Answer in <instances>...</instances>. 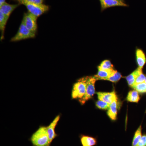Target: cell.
Masks as SVG:
<instances>
[{
    "mask_svg": "<svg viewBox=\"0 0 146 146\" xmlns=\"http://www.w3.org/2000/svg\"><path fill=\"white\" fill-rule=\"evenodd\" d=\"M30 140L33 146H48L49 138L47 127L40 126L32 135Z\"/></svg>",
    "mask_w": 146,
    "mask_h": 146,
    "instance_id": "obj_1",
    "label": "cell"
},
{
    "mask_svg": "<svg viewBox=\"0 0 146 146\" xmlns=\"http://www.w3.org/2000/svg\"><path fill=\"white\" fill-rule=\"evenodd\" d=\"M18 3L23 5L27 7L29 12L37 17L49 10V6L44 4H36L28 1L27 0H15Z\"/></svg>",
    "mask_w": 146,
    "mask_h": 146,
    "instance_id": "obj_2",
    "label": "cell"
},
{
    "mask_svg": "<svg viewBox=\"0 0 146 146\" xmlns=\"http://www.w3.org/2000/svg\"><path fill=\"white\" fill-rule=\"evenodd\" d=\"M86 77L79 79L73 85L72 92V99H78V100L81 99L86 93Z\"/></svg>",
    "mask_w": 146,
    "mask_h": 146,
    "instance_id": "obj_3",
    "label": "cell"
},
{
    "mask_svg": "<svg viewBox=\"0 0 146 146\" xmlns=\"http://www.w3.org/2000/svg\"><path fill=\"white\" fill-rule=\"evenodd\" d=\"M96 80L94 76H86V87L85 95L81 99L79 100L82 105L84 104L86 101L91 99L95 94V84Z\"/></svg>",
    "mask_w": 146,
    "mask_h": 146,
    "instance_id": "obj_4",
    "label": "cell"
},
{
    "mask_svg": "<svg viewBox=\"0 0 146 146\" xmlns=\"http://www.w3.org/2000/svg\"><path fill=\"white\" fill-rule=\"evenodd\" d=\"M35 36V33L29 30L23 22L22 21L17 33L11 38V41L12 42H18L24 39L34 38Z\"/></svg>",
    "mask_w": 146,
    "mask_h": 146,
    "instance_id": "obj_5",
    "label": "cell"
},
{
    "mask_svg": "<svg viewBox=\"0 0 146 146\" xmlns=\"http://www.w3.org/2000/svg\"><path fill=\"white\" fill-rule=\"evenodd\" d=\"M37 16L28 11L27 13H24L22 21L29 30L36 34L37 29Z\"/></svg>",
    "mask_w": 146,
    "mask_h": 146,
    "instance_id": "obj_6",
    "label": "cell"
},
{
    "mask_svg": "<svg viewBox=\"0 0 146 146\" xmlns=\"http://www.w3.org/2000/svg\"><path fill=\"white\" fill-rule=\"evenodd\" d=\"M60 114L58 115L55 117L54 119L52 121L50 124L47 127L49 138V144L48 146H50V144L53 140L58 136L57 134L56 133L55 131V129L56 126L57 125L60 119Z\"/></svg>",
    "mask_w": 146,
    "mask_h": 146,
    "instance_id": "obj_7",
    "label": "cell"
},
{
    "mask_svg": "<svg viewBox=\"0 0 146 146\" xmlns=\"http://www.w3.org/2000/svg\"><path fill=\"white\" fill-rule=\"evenodd\" d=\"M102 11L114 7H128V5L124 2L118 1L116 0H99Z\"/></svg>",
    "mask_w": 146,
    "mask_h": 146,
    "instance_id": "obj_8",
    "label": "cell"
},
{
    "mask_svg": "<svg viewBox=\"0 0 146 146\" xmlns=\"http://www.w3.org/2000/svg\"><path fill=\"white\" fill-rule=\"evenodd\" d=\"M98 98L100 100L111 104L115 100L117 99V95L115 91L110 93L107 92H97Z\"/></svg>",
    "mask_w": 146,
    "mask_h": 146,
    "instance_id": "obj_9",
    "label": "cell"
},
{
    "mask_svg": "<svg viewBox=\"0 0 146 146\" xmlns=\"http://www.w3.org/2000/svg\"><path fill=\"white\" fill-rule=\"evenodd\" d=\"M20 5L21 4L19 3L16 4H10L6 2L1 6L0 7V11H1L7 18H9L11 14L13 12V11Z\"/></svg>",
    "mask_w": 146,
    "mask_h": 146,
    "instance_id": "obj_10",
    "label": "cell"
},
{
    "mask_svg": "<svg viewBox=\"0 0 146 146\" xmlns=\"http://www.w3.org/2000/svg\"><path fill=\"white\" fill-rule=\"evenodd\" d=\"M118 107L117 99H116L110 104L109 109L108 110L107 115L112 121H115L117 119Z\"/></svg>",
    "mask_w": 146,
    "mask_h": 146,
    "instance_id": "obj_11",
    "label": "cell"
},
{
    "mask_svg": "<svg viewBox=\"0 0 146 146\" xmlns=\"http://www.w3.org/2000/svg\"><path fill=\"white\" fill-rule=\"evenodd\" d=\"M142 72V69L138 67L133 72L126 77V79L129 86L133 88V86L135 85L136 78Z\"/></svg>",
    "mask_w": 146,
    "mask_h": 146,
    "instance_id": "obj_12",
    "label": "cell"
},
{
    "mask_svg": "<svg viewBox=\"0 0 146 146\" xmlns=\"http://www.w3.org/2000/svg\"><path fill=\"white\" fill-rule=\"evenodd\" d=\"M136 62L138 68L143 69L146 63V57L143 50L138 48L136 51Z\"/></svg>",
    "mask_w": 146,
    "mask_h": 146,
    "instance_id": "obj_13",
    "label": "cell"
},
{
    "mask_svg": "<svg viewBox=\"0 0 146 146\" xmlns=\"http://www.w3.org/2000/svg\"><path fill=\"white\" fill-rule=\"evenodd\" d=\"M80 138L82 146H94L97 145V139L94 137L82 135Z\"/></svg>",
    "mask_w": 146,
    "mask_h": 146,
    "instance_id": "obj_14",
    "label": "cell"
},
{
    "mask_svg": "<svg viewBox=\"0 0 146 146\" xmlns=\"http://www.w3.org/2000/svg\"><path fill=\"white\" fill-rule=\"evenodd\" d=\"M9 18H7L3 14V13L0 11V30L1 32V41L4 39V35L5 31L6 25L8 21Z\"/></svg>",
    "mask_w": 146,
    "mask_h": 146,
    "instance_id": "obj_15",
    "label": "cell"
},
{
    "mask_svg": "<svg viewBox=\"0 0 146 146\" xmlns=\"http://www.w3.org/2000/svg\"><path fill=\"white\" fill-rule=\"evenodd\" d=\"M114 70V69L112 70H98L97 74L94 76V78L97 80H106Z\"/></svg>",
    "mask_w": 146,
    "mask_h": 146,
    "instance_id": "obj_16",
    "label": "cell"
},
{
    "mask_svg": "<svg viewBox=\"0 0 146 146\" xmlns=\"http://www.w3.org/2000/svg\"><path fill=\"white\" fill-rule=\"evenodd\" d=\"M126 99L128 102L138 103L140 99L138 92L136 90L129 91L128 94Z\"/></svg>",
    "mask_w": 146,
    "mask_h": 146,
    "instance_id": "obj_17",
    "label": "cell"
},
{
    "mask_svg": "<svg viewBox=\"0 0 146 146\" xmlns=\"http://www.w3.org/2000/svg\"><path fill=\"white\" fill-rule=\"evenodd\" d=\"M142 126L140 125L136 131L133 136L132 143V146H136L141 140L142 136Z\"/></svg>",
    "mask_w": 146,
    "mask_h": 146,
    "instance_id": "obj_18",
    "label": "cell"
},
{
    "mask_svg": "<svg viewBox=\"0 0 146 146\" xmlns=\"http://www.w3.org/2000/svg\"><path fill=\"white\" fill-rule=\"evenodd\" d=\"M121 73L114 70L111 74L106 79V80L112 82H117L121 78Z\"/></svg>",
    "mask_w": 146,
    "mask_h": 146,
    "instance_id": "obj_19",
    "label": "cell"
},
{
    "mask_svg": "<svg viewBox=\"0 0 146 146\" xmlns=\"http://www.w3.org/2000/svg\"><path fill=\"white\" fill-rule=\"evenodd\" d=\"M113 69V65L108 60H104L98 67V70H112Z\"/></svg>",
    "mask_w": 146,
    "mask_h": 146,
    "instance_id": "obj_20",
    "label": "cell"
},
{
    "mask_svg": "<svg viewBox=\"0 0 146 146\" xmlns=\"http://www.w3.org/2000/svg\"><path fill=\"white\" fill-rule=\"evenodd\" d=\"M133 88L141 94L146 93V84L145 82L135 84Z\"/></svg>",
    "mask_w": 146,
    "mask_h": 146,
    "instance_id": "obj_21",
    "label": "cell"
},
{
    "mask_svg": "<svg viewBox=\"0 0 146 146\" xmlns=\"http://www.w3.org/2000/svg\"><path fill=\"white\" fill-rule=\"evenodd\" d=\"M110 104L107 102L99 100L96 103V107L99 109L103 110H108Z\"/></svg>",
    "mask_w": 146,
    "mask_h": 146,
    "instance_id": "obj_22",
    "label": "cell"
},
{
    "mask_svg": "<svg viewBox=\"0 0 146 146\" xmlns=\"http://www.w3.org/2000/svg\"><path fill=\"white\" fill-rule=\"evenodd\" d=\"M146 77V76L145 75V74H144L143 72H142L141 73V74L139 75V76L137 77V78H136L135 84L145 82Z\"/></svg>",
    "mask_w": 146,
    "mask_h": 146,
    "instance_id": "obj_23",
    "label": "cell"
},
{
    "mask_svg": "<svg viewBox=\"0 0 146 146\" xmlns=\"http://www.w3.org/2000/svg\"><path fill=\"white\" fill-rule=\"evenodd\" d=\"M136 146H146V134H144Z\"/></svg>",
    "mask_w": 146,
    "mask_h": 146,
    "instance_id": "obj_24",
    "label": "cell"
},
{
    "mask_svg": "<svg viewBox=\"0 0 146 146\" xmlns=\"http://www.w3.org/2000/svg\"><path fill=\"white\" fill-rule=\"evenodd\" d=\"M29 2L36 4H42L44 0H27Z\"/></svg>",
    "mask_w": 146,
    "mask_h": 146,
    "instance_id": "obj_25",
    "label": "cell"
},
{
    "mask_svg": "<svg viewBox=\"0 0 146 146\" xmlns=\"http://www.w3.org/2000/svg\"><path fill=\"white\" fill-rule=\"evenodd\" d=\"M6 3V0H0V7Z\"/></svg>",
    "mask_w": 146,
    "mask_h": 146,
    "instance_id": "obj_26",
    "label": "cell"
},
{
    "mask_svg": "<svg viewBox=\"0 0 146 146\" xmlns=\"http://www.w3.org/2000/svg\"><path fill=\"white\" fill-rule=\"evenodd\" d=\"M116 1H118L124 3V0H116Z\"/></svg>",
    "mask_w": 146,
    "mask_h": 146,
    "instance_id": "obj_27",
    "label": "cell"
},
{
    "mask_svg": "<svg viewBox=\"0 0 146 146\" xmlns=\"http://www.w3.org/2000/svg\"><path fill=\"white\" fill-rule=\"evenodd\" d=\"M145 83L146 84V78H145Z\"/></svg>",
    "mask_w": 146,
    "mask_h": 146,
    "instance_id": "obj_28",
    "label": "cell"
}]
</instances>
